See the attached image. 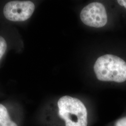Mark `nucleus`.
I'll use <instances>...</instances> for the list:
<instances>
[{"label":"nucleus","mask_w":126,"mask_h":126,"mask_svg":"<svg viewBox=\"0 0 126 126\" xmlns=\"http://www.w3.org/2000/svg\"><path fill=\"white\" fill-rule=\"evenodd\" d=\"M114 126H126V117L118 120L116 122Z\"/></svg>","instance_id":"nucleus-7"},{"label":"nucleus","mask_w":126,"mask_h":126,"mask_svg":"<svg viewBox=\"0 0 126 126\" xmlns=\"http://www.w3.org/2000/svg\"><path fill=\"white\" fill-rule=\"evenodd\" d=\"M0 126H18L9 117L7 108L0 104Z\"/></svg>","instance_id":"nucleus-5"},{"label":"nucleus","mask_w":126,"mask_h":126,"mask_svg":"<svg viewBox=\"0 0 126 126\" xmlns=\"http://www.w3.org/2000/svg\"><path fill=\"white\" fill-rule=\"evenodd\" d=\"M80 17L84 24L94 28L103 27L108 21L104 6L98 2L91 3L85 7L81 10Z\"/></svg>","instance_id":"nucleus-4"},{"label":"nucleus","mask_w":126,"mask_h":126,"mask_svg":"<svg viewBox=\"0 0 126 126\" xmlns=\"http://www.w3.org/2000/svg\"><path fill=\"white\" fill-rule=\"evenodd\" d=\"M94 71L100 81L122 83L126 80V62L113 55L99 57L95 63Z\"/></svg>","instance_id":"nucleus-1"},{"label":"nucleus","mask_w":126,"mask_h":126,"mask_svg":"<svg viewBox=\"0 0 126 126\" xmlns=\"http://www.w3.org/2000/svg\"><path fill=\"white\" fill-rule=\"evenodd\" d=\"M118 3L122 6H124L126 9V0H118Z\"/></svg>","instance_id":"nucleus-8"},{"label":"nucleus","mask_w":126,"mask_h":126,"mask_svg":"<svg viewBox=\"0 0 126 126\" xmlns=\"http://www.w3.org/2000/svg\"><path fill=\"white\" fill-rule=\"evenodd\" d=\"M7 49V44L4 38L0 36V60L2 58Z\"/></svg>","instance_id":"nucleus-6"},{"label":"nucleus","mask_w":126,"mask_h":126,"mask_svg":"<svg viewBox=\"0 0 126 126\" xmlns=\"http://www.w3.org/2000/svg\"><path fill=\"white\" fill-rule=\"evenodd\" d=\"M59 115L65 122V126H87V112L79 99L64 96L58 102Z\"/></svg>","instance_id":"nucleus-2"},{"label":"nucleus","mask_w":126,"mask_h":126,"mask_svg":"<svg viewBox=\"0 0 126 126\" xmlns=\"http://www.w3.org/2000/svg\"><path fill=\"white\" fill-rule=\"evenodd\" d=\"M35 9L30 0H12L5 5L3 13L7 20L15 22H24L30 18Z\"/></svg>","instance_id":"nucleus-3"}]
</instances>
